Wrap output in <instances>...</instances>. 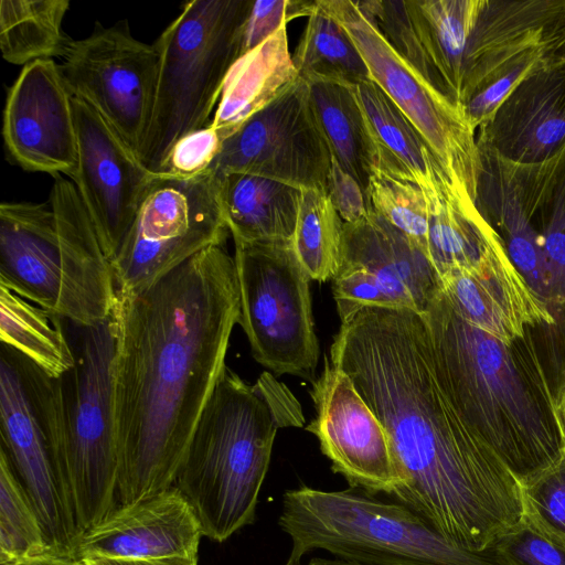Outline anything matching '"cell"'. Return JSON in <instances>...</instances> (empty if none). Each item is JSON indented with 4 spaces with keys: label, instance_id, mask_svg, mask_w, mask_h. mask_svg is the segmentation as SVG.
<instances>
[{
    "label": "cell",
    "instance_id": "obj_1",
    "mask_svg": "<svg viewBox=\"0 0 565 565\" xmlns=\"http://www.w3.org/2000/svg\"><path fill=\"white\" fill-rule=\"evenodd\" d=\"M340 319L329 360L384 426L406 478L390 499L460 548H491L522 518L520 483L445 391L423 315L365 306Z\"/></svg>",
    "mask_w": 565,
    "mask_h": 565
},
{
    "label": "cell",
    "instance_id": "obj_2",
    "mask_svg": "<svg viewBox=\"0 0 565 565\" xmlns=\"http://www.w3.org/2000/svg\"><path fill=\"white\" fill-rule=\"evenodd\" d=\"M241 295L234 257L211 246L148 286L117 294V501L173 487L225 369Z\"/></svg>",
    "mask_w": 565,
    "mask_h": 565
},
{
    "label": "cell",
    "instance_id": "obj_3",
    "mask_svg": "<svg viewBox=\"0 0 565 565\" xmlns=\"http://www.w3.org/2000/svg\"><path fill=\"white\" fill-rule=\"evenodd\" d=\"M423 317L445 391L519 483L561 461L556 393L531 329L505 344L465 321L441 289Z\"/></svg>",
    "mask_w": 565,
    "mask_h": 565
},
{
    "label": "cell",
    "instance_id": "obj_4",
    "mask_svg": "<svg viewBox=\"0 0 565 565\" xmlns=\"http://www.w3.org/2000/svg\"><path fill=\"white\" fill-rule=\"evenodd\" d=\"M303 423L300 403L273 374L249 384L225 366L173 484L204 536L221 543L254 522L276 434Z\"/></svg>",
    "mask_w": 565,
    "mask_h": 565
},
{
    "label": "cell",
    "instance_id": "obj_5",
    "mask_svg": "<svg viewBox=\"0 0 565 565\" xmlns=\"http://www.w3.org/2000/svg\"><path fill=\"white\" fill-rule=\"evenodd\" d=\"M0 285L78 326L113 315V266L73 182L54 177L45 203L0 205Z\"/></svg>",
    "mask_w": 565,
    "mask_h": 565
},
{
    "label": "cell",
    "instance_id": "obj_6",
    "mask_svg": "<svg viewBox=\"0 0 565 565\" xmlns=\"http://www.w3.org/2000/svg\"><path fill=\"white\" fill-rule=\"evenodd\" d=\"M278 525L291 540L287 563L323 550L360 565H505L493 547L460 548L405 504L361 488L287 490Z\"/></svg>",
    "mask_w": 565,
    "mask_h": 565
},
{
    "label": "cell",
    "instance_id": "obj_7",
    "mask_svg": "<svg viewBox=\"0 0 565 565\" xmlns=\"http://www.w3.org/2000/svg\"><path fill=\"white\" fill-rule=\"evenodd\" d=\"M70 322V321H68ZM71 323L74 366L55 379L60 415L57 468L83 535L117 508L118 452L114 313L93 326Z\"/></svg>",
    "mask_w": 565,
    "mask_h": 565
},
{
    "label": "cell",
    "instance_id": "obj_8",
    "mask_svg": "<svg viewBox=\"0 0 565 565\" xmlns=\"http://www.w3.org/2000/svg\"><path fill=\"white\" fill-rule=\"evenodd\" d=\"M252 0H193L154 42L159 75L150 126L139 156L164 173L175 142L211 124L225 78L241 56Z\"/></svg>",
    "mask_w": 565,
    "mask_h": 565
},
{
    "label": "cell",
    "instance_id": "obj_9",
    "mask_svg": "<svg viewBox=\"0 0 565 565\" xmlns=\"http://www.w3.org/2000/svg\"><path fill=\"white\" fill-rule=\"evenodd\" d=\"M1 448L26 492L50 554L72 556L81 539L57 468L60 415L55 379L1 344Z\"/></svg>",
    "mask_w": 565,
    "mask_h": 565
},
{
    "label": "cell",
    "instance_id": "obj_10",
    "mask_svg": "<svg viewBox=\"0 0 565 565\" xmlns=\"http://www.w3.org/2000/svg\"><path fill=\"white\" fill-rule=\"evenodd\" d=\"M241 295L238 323L254 359L282 375L311 380L319 359L310 277L292 241H234Z\"/></svg>",
    "mask_w": 565,
    "mask_h": 565
},
{
    "label": "cell",
    "instance_id": "obj_11",
    "mask_svg": "<svg viewBox=\"0 0 565 565\" xmlns=\"http://www.w3.org/2000/svg\"><path fill=\"white\" fill-rule=\"evenodd\" d=\"M226 224L221 179L159 173L111 262L117 294L141 289L211 246H223Z\"/></svg>",
    "mask_w": 565,
    "mask_h": 565
},
{
    "label": "cell",
    "instance_id": "obj_12",
    "mask_svg": "<svg viewBox=\"0 0 565 565\" xmlns=\"http://www.w3.org/2000/svg\"><path fill=\"white\" fill-rule=\"evenodd\" d=\"M348 32L371 75L414 125L456 192L476 203L482 170L477 132L461 104L429 84L367 21L353 0H319Z\"/></svg>",
    "mask_w": 565,
    "mask_h": 565
},
{
    "label": "cell",
    "instance_id": "obj_13",
    "mask_svg": "<svg viewBox=\"0 0 565 565\" xmlns=\"http://www.w3.org/2000/svg\"><path fill=\"white\" fill-rule=\"evenodd\" d=\"M73 96L90 104L139 158L150 126L159 75V52L137 40L126 20L96 23L72 40L61 57Z\"/></svg>",
    "mask_w": 565,
    "mask_h": 565
},
{
    "label": "cell",
    "instance_id": "obj_14",
    "mask_svg": "<svg viewBox=\"0 0 565 565\" xmlns=\"http://www.w3.org/2000/svg\"><path fill=\"white\" fill-rule=\"evenodd\" d=\"M331 162L309 84L299 77L222 141L209 170L217 175L249 173L326 193Z\"/></svg>",
    "mask_w": 565,
    "mask_h": 565
},
{
    "label": "cell",
    "instance_id": "obj_15",
    "mask_svg": "<svg viewBox=\"0 0 565 565\" xmlns=\"http://www.w3.org/2000/svg\"><path fill=\"white\" fill-rule=\"evenodd\" d=\"M316 416L306 427L349 487L391 498L406 484L388 435L353 381L329 358L310 391Z\"/></svg>",
    "mask_w": 565,
    "mask_h": 565
},
{
    "label": "cell",
    "instance_id": "obj_16",
    "mask_svg": "<svg viewBox=\"0 0 565 565\" xmlns=\"http://www.w3.org/2000/svg\"><path fill=\"white\" fill-rule=\"evenodd\" d=\"M73 107L78 153L77 168L71 179L111 263L157 173L145 167L90 104L73 96Z\"/></svg>",
    "mask_w": 565,
    "mask_h": 565
},
{
    "label": "cell",
    "instance_id": "obj_17",
    "mask_svg": "<svg viewBox=\"0 0 565 565\" xmlns=\"http://www.w3.org/2000/svg\"><path fill=\"white\" fill-rule=\"evenodd\" d=\"M2 134L8 154L22 169L73 177L78 153L73 95L54 60L23 66L8 90Z\"/></svg>",
    "mask_w": 565,
    "mask_h": 565
},
{
    "label": "cell",
    "instance_id": "obj_18",
    "mask_svg": "<svg viewBox=\"0 0 565 565\" xmlns=\"http://www.w3.org/2000/svg\"><path fill=\"white\" fill-rule=\"evenodd\" d=\"M203 535L182 493L173 486L156 495L119 504L79 539L81 559H154L196 557Z\"/></svg>",
    "mask_w": 565,
    "mask_h": 565
},
{
    "label": "cell",
    "instance_id": "obj_19",
    "mask_svg": "<svg viewBox=\"0 0 565 565\" xmlns=\"http://www.w3.org/2000/svg\"><path fill=\"white\" fill-rule=\"evenodd\" d=\"M478 147L521 164L565 147V61H547L525 77L477 130Z\"/></svg>",
    "mask_w": 565,
    "mask_h": 565
},
{
    "label": "cell",
    "instance_id": "obj_20",
    "mask_svg": "<svg viewBox=\"0 0 565 565\" xmlns=\"http://www.w3.org/2000/svg\"><path fill=\"white\" fill-rule=\"evenodd\" d=\"M565 0H484L471 36L460 104L481 87L547 61L545 35Z\"/></svg>",
    "mask_w": 565,
    "mask_h": 565
},
{
    "label": "cell",
    "instance_id": "obj_21",
    "mask_svg": "<svg viewBox=\"0 0 565 565\" xmlns=\"http://www.w3.org/2000/svg\"><path fill=\"white\" fill-rule=\"evenodd\" d=\"M341 265L369 273L393 308L424 315L441 289L426 254L373 210L355 223H343Z\"/></svg>",
    "mask_w": 565,
    "mask_h": 565
},
{
    "label": "cell",
    "instance_id": "obj_22",
    "mask_svg": "<svg viewBox=\"0 0 565 565\" xmlns=\"http://www.w3.org/2000/svg\"><path fill=\"white\" fill-rule=\"evenodd\" d=\"M440 285L465 321L505 344L523 338L529 329L556 323L515 266L486 277L457 270L441 277Z\"/></svg>",
    "mask_w": 565,
    "mask_h": 565
},
{
    "label": "cell",
    "instance_id": "obj_23",
    "mask_svg": "<svg viewBox=\"0 0 565 565\" xmlns=\"http://www.w3.org/2000/svg\"><path fill=\"white\" fill-rule=\"evenodd\" d=\"M479 152L482 170L476 205L501 236L518 271L550 310V286L541 235L512 166L488 150L479 148Z\"/></svg>",
    "mask_w": 565,
    "mask_h": 565
},
{
    "label": "cell",
    "instance_id": "obj_24",
    "mask_svg": "<svg viewBox=\"0 0 565 565\" xmlns=\"http://www.w3.org/2000/svg\"><path fill=\"white\" fill-rule=\"evenodd\" d=\"M426 198L429 207L427 257L439 279L457 270L486 277L514 266L501 236L473 201L455 192Z\"/></svg>",
    "mask_w": 565,
    "mask_h": 565
},
{
    "label": "cell",
    "instance_id": "obj_25",
    "mask_svg": "<svg viewBox=\"0 0 565 565\" xmlns=\"http://www.w3.org/2000/svg\"><path fill=\"white\" fill-rule=\"evenodd\" d=\"M353 89L374 141V170L414 183L426 195L457 193L424 138L384 90L373 81Z\"/></svg>",
    "mask_w": 565,
    "mask_h": 565
},
{
    "label": "cell",
    "instance_id": "obj_26",
    "mask_svg": "<svg viewBox=\"0 0 565 565\" xmlns=\"http://www.w3.org/2000/svg\"><path fill=\"white\" fill-rule=\"evenodd\" d=\"M298 78L284 24L233 64L210 126L223 141Z\"/></svg>",
    "mask_w": 565,
    "mask_h": 565
},
{
    "label": "cell",
    "instance_id": "obj_27",
    "mask_svg": "<svg viewBox=\"0 0 565 565\" xmlns=\"http://www.w3.org/2000/svg\"><path fill=\"white\" fill-rule=\"evenodd\" d=\"M218 177L225 220L234 241H292L301 189L249 173Z\"/></svg>",
    "mask_w": 565,
    "mask_h": 565
},
{
    "label": "cell",
    "instance_id": "obj_28",
    "mask_svg": "<svg viewBox=\"0 0 565 565\" xmlns=\"http://www.w3.org/2000/svg\"><path fill=\"white\" fill-rule=\"evenodd\" d=\"M451 98L460 104L468 51L484 0H405Z\"/></svg>",
    "mask_w": 565,
    "mask_h": 565
},
{
    "label": "cell",
    "instance_id": "obj_29",
    "mask_svg": "<svg viewBox=\"0 0 565 565\" xmlns=\"http://www.w3.org/2000/svg\"><path fill=\"white\" fill-rule=\"evenodd\" d=\"M307 83L332 158L358 181L366 196L376 166V150L353 85L330 81Z\"/></svg>",
    "mask_w": 565,
    "mask_h": 565
},
{
    "label": "cell",
    "instance_id": "obj_30",
    "mask_svg": "<svg viewBox=\"0 0 565 565\" xmlns=\"http://www.w3.org/2000/svg\"><path fill=\"white\" fill-rule=\"evenodd\" d=\"M64 319L0 285V340L58 379L75 364Z\"/></svg>",
    "mask_w": 565,
    "mask_h": 565
},
{
    "label": "cell",
    "instance_id": "obj_31",
    "mask_svg": "<svg viewBox=\"0 0 565 565\" xmlns=\"http://www.w3.org/2000/svg\"><path fill=\"white\" fill-rule=\"evenodd\" d=\"M67 0H1L0 49L15 65L62 57L72 41L63 31Z\"/></svg>",
    "mask_w": 565,
    "mask_h": 565
},
{
    "label": "cell",
    "instance_id": "obj_32",
    "mask_svg": "<svg viewBox=\"0 0 565 565\" xmlns=\"http://www.w3.org/2000/svg\"><path fill=\"white\" fill-rule=\"evenodd\" d=\"M299 77L356 85L372 81L369 67L344 28L319 0L292 55Z\"/></svg>",
    "mask_w": 565,
    "mask_h": 565
},
{
    "label": "cell",
    "instance_id": "obj_33",
    "mask_svg": "<svg viewBox=\"0 0 565 565\" xmlns=\"http://www.w3.org/2000/svg\"><path fill=\"white\" fill-rule=\"evenodd\" d=\"M343 223L324 192L313 189L301 191L292 246L310 279L332 280L337 274Z\"/></svg>",
    "mask_w": 565,
    "mask_h": 565
},
{
    "label": "cell",
    "instance_id": "obj_34",
    "mask_svg": "<svg viewBox=\"0 0 565 565\" xmlns=\"http://www.w3.org/2000/svg\"><path fill=\"white\" fill-rule=\"evenodd\" d=\"M43 554H50V548L41 521L1 448L0 565H11Z\"/></svg>",
    "mask_w": 565,
    "mask_h": 565
},
{
    "label": "cell",
    "instance_id": "obj_35",
    "mask_svg": "<svg viewBox=\"0 0 565 565\" xmlns=\"http://www.w3.org/2000/svg\"><path fill=\"white\" fill-rule=\"evenodd\" d=\"M540 221L541 245L555 320L565 311V149L553 162L542 185L533 217Z\"/></svg>",
    "mask_w": 565,
    "mask_h": 565
},
{
    "label": "cell",
    "instance_id": "obj_36",
    "mask_svg": "<svg viewBox=\"0 0 565 565\" xmlns=\"http://www.w3.org/2000/svg\"><path fill=\"white\" fill-rule=\"evenodd\" d=\"M354 2L367 21L406 63L435 88L451 98L409 17L405 0H358Z\"/></svg>",
    "mask_w": 565,
    "mask_h": 565
},
{
    "label": "cell",
    "instance_id": "obj_37",
    "mask_svg": "<svg viewBox=\"0 0 565 565\" xmlns=\"http://www.w3.org/2000/svg\"><path fill=\"white\" fill-rule=\"evenodd\" d=\"M366 198L371 210L404 233L427 256L429 207L419 186L374 170Z\"/></svg>",
    "mask_w": 565,
    "mask_h": 565
},
{
    "label": "cell",
    "instance_id": "obj_38",
    "mask_svg": "<svg viewBox=\"0 0 565 565\" xmlns=\"http://www.w3.org/2000/svg\"><path fill=\"white\" fill-rule=\"evenodd\" d=\"M522 518L565 544V456L553 467L520 484Z\"/></svg>",
    "mask_w": 565,
    "mask_h": 565
},
{
    "label": "cell",
    "instance_id": "obj_39",
    "mask_svg": "<svg viewBox=\"0 0 565 565\" xmlns=\"http://www.w3.org/2000/svg\"><path fill=\"white\" fill-rule=\"evenodd\" d=\"M492 547L505 565H565V544L542 533L523 518Z\"/></svg>",
    "mask_w": 565,
    "mask_h": 565
},
{
    "label": "cell",
    "instance_id": "obj_40",
    "mask_svg": "<svg viewBox=\"0 0 565 565\" xmlns=\"http://www.w3.org/2000/svg\"><path fill=\"white\" fill-rule=\"evenodd\" d=\"M222 146L220 134L210 125L179 139L169 154L164 173L200 174L211 167Z\"/></svg>",
    "mask_w": 565,
    "mask_h": 565
},
{
    "label": "cell",
    "instance_id": "obj_41",
    "mask_svg": "<svg viewBox=\"0 0 565 565\" xmlns=\"http://www.w3.org/2000/svg\"><path fill=\"white\" fill-rule=\"evenodd\" d=\"M326 194L344 223H355L371 210L358 181L332 158Z\"/></svg>",
    "mask_w": 565,
    "mask_h": 565
},
{
    "label": "cell",
    "instance_id": "obj_42",
    "mask_svg": "<svg viewBox=\"0 0 565 565\" xmlns=\"http://www.w3.org/2000/svg\"><path fill=\"white\" fill-rule=\"evenodd\" d=\"M288 0L253 1L244 25L241 56L258 46L287 21Z\"/></svg>",
    "mask_w": 565,
    "mask_h": 565
},
{
    "label": "cell",
    "instance_id": "obj_43",
    "mask_svg": "<svg viewBox=\"0 0 565 565\" xmlns=\"http://www.w3.org/2000/svg\"><path fill=\"white\" fill-rule=\"evenodd\" d=\"M547 61H565V4L545 35Z\"/></svg>",
    "mask_w": 565,
    "mask_h": 565
},
{
    "label": "cell",
    "instance_id": "obj_44",
    "mask_svg": "<svg viewBox=\"0 0 565 565\" xmlns=\"http://www.w3.org/2000/svg\"><path fill=\"white\" fill-rule=\"evenodd\" d=\"M86 561V559H85ZM90 565H198L196 557H164L154 559H87Z\"/></svg>",
    "mask_w": 565,
    "mask_h": 565
},
{
    "label": "cell",
    "instance_id": "obj_45",
    "mask_svg": "<svg viewBox=\"0 0 565 565\" xmlns=\"http://www.w3.org/2000/svg\"><path fill=\"white\" fill-rule=\"evenodd\" d=\"M11 565H90L87 561L72 557L43 554L33 556Z\"/></svg>",
    "mask_w": 565,
    "mask_h": 565
},
{
    "label": "cell",
    "instance_id": "obj_46",
    "mask_svg": "<svg viewBox=\"0 0 565 565\" xmlns=\"http://www.w3.org/2000/svg\"><path fill=\"white\" fill-rule=\"evenodd\" d=\"M556 412H557L561 438H562L564 454H565V379H564L562 386L558 390V393H556Z\"/></svg>",
    "mask_w": 565,
    "mask_h": 565
},
{
    "label": "cell",
    "instance_id": "obj_47",
    "mask_svg": "<svg viewBox=\"0 0 565 565\" xmlns=\"http://www.w3.org/2000/svg\"><path fill=\"white\" fill-rule=\"evenodd\" d=\"M306 565H360L351 562H347L339 558H321L313 557Z\"/></svg>",
    "mask_w": 565,
    "mask_h": 565
},
{
    "label": "cell",
    "instance_id": "obj_48",
    "mask_svg": "<svg viewBox=\"0 0 565 565\" xmlns=\"http://www.w3.org/2000/svg\"><path fill=\"white\" fill-rule=\"evenodd\" d=\"M285 565H303L302 563H285Z\"/></svg>",
    "mask_w": 565,
    "mask_h": 565
}]
</instances>
